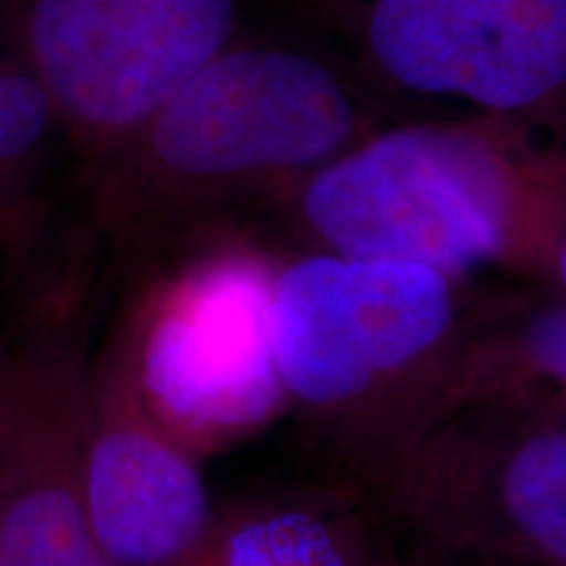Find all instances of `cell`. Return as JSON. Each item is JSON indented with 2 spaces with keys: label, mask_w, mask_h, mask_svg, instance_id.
Segmentation results:
<instances>
[{
  "label": "cell",
  "mask_w": 566,
  "mask_h": 566,
  "mask_svg": "<svg viewBox=\"0 0 566 566\" xmlns=\"http://www.w3.org/2000/svg\"><path fill=\"white\" fill-rule=\"evenodd\" d=\"M380 126L363 76L342 63L237 38L84 166V187L97 229L116 242H184L229 208L286 202Z\"/></svg>",
  "instance_id": "cell-1"
},
{
  "label": "cell",
  "mask_w": 566,
  "mask_h": 566,
  "mask_svg": "<svg viewBox=\"0 0 566 566\" xmlns=\"http://www.w3.org/2000/svg\"><path fill=\"white\" fill-rule=\"evenodd\" d=\"M310 247L475 281L546 283L566 226V126L384 124L286 200Z\"/></svg>",
  "instance_id": "cell-2"
},
{
  "label": "cell",
  "mask_w": 566,
  "mask_h": 566,
  "mask_svg": "<svg viewBox=\"0 0 566 566\" xmlns=\"http://www.w3.org/2000/svg\"><path fill=\"white\" fill-rule=\"evenodd\" d=\"M475 281L310 250L275 268L271 336L286 399L338 475L378 485L449 415Z\"/></svg>",
  "instance_id": "cell-3"
},
{
  "label": "cell",
  "mask_w": 566,
  "mask_h": 566,
  "mask_svg": "<svg viewBox=\"0 0 566 566\" xmlns=\"http://www.w3.org/2000/svg\"><path fill=\"white\" fill-rule=\"evenodd\" d=\"M275 265L250 242L200 239L118 328L150 415L176 441H229L286 401L271 336Z\"/></svg>",
  "instance_id": "cell-4"
},
{
  "label": "cell",
  "mask_w": 566,
  "mask_h": 566,
  "mask_svg": "<svg viewBox=\"0 0 566 566\" xmlns=\"http://www.w3.org/2000/svg\"><path fill=\"white\" fill-rule=\"evenodd\" d=\"M407 551L451 566H566V422L454 409L370 488Z\"/></svg>",
  "instance_id": "cell-5"
},
{
  "label": "cell",
  "mask_w": 566,
  "mask_h": 566,
  "mask_svg": "<svg viewBox=\"0 0 566 566\" xmlns=\"http://www.w3.org/2000/svg\"><path fill=\"white\" fill-rule=\"evenodd\" d=\"M359 76L464 116L566 126V0H315Z\"/></svg>",
  "instance_id": "cell-6"
},
{
  "label": "cell",
  "mask_w": 566,
  "mask_h": 566,
  "mask_svg": "<svg viewBox=\"0 0 566 566\" xmlns=\"http://www.w3.org/2000/svg\"><path fill=\"white\" fill-rule=\"evenodd\" d=\"M0 19L90 166L237 40L239 0H3Z\"/></svg>",
  "instance_id": "cell-7"
},
{
  "label": "cell",
  "mask_w": 566,
  "mask_h": 566,
  "mask_svg": "<svg viewBox=\"0 0 566 566\" xmlns=\"http://www.w3.org/2000/svg\"><path fill=\"white\" fill-rule=\"evenodd\" d=\"M92 396L82 491L97 548L118 566H179L216 522L200 470L150 415L116 346Z\"/></svg>",
  "instance_id": "cell-8"
},
{
  "label": "cell",
  "mask_w": 566,
  "mask_h": 566,
  "mask_svg": "<svg viewBox=\"0 0 566 566\" xmlns=\"http://www.w3.org/2000/svg\"><path fill=\"white\" fill-rule=\"evenodd\" d=\"M13 367L27 446H11L0 493V566H118L97 548L82 491L90 399L76 357L45 344Z\"/></svg>",
  "instance_id": "cell-9"
},
{
  "label": "cell",
  "mask_w": 566,
  "mask_h": 566,
  "mask_svg": "<svg viewBox=\"0 0 566 566\" xmlns=\"http://www.w3.org/2000/svg\"><path fill=\"white\" fill-rule=\"evenodd\" d=\"M409 551L370 491H328L244 506L212 522L179 566H405Z\"/></svg>",
  "instance_id": "cell-10"
},
{
  "label": "cell",
  "mask_w": 566,
  "mask_h": 566,
  "mask_svg": "<svg viewBox=\"0 0 566 566\" xmlns=\"http://www.w3.org/2000/svg\"><path fill=\"white\" fill-rule=\"evenodd\" d=\"M464 407L566 422V294L530 281L480 289L449 412Z\"/></svg>",
  "instance_id": "cell-11"
},
{
  "label": "cell",
  "mask_w": 566,
  "mask_h": 566,
  "mask_svg": "<svg viewBox=\"0 0 566 566\" xmlns=\"http://www.w3.org/2000/svg\"><path fill=\"white\" fill-rule=\"evenodd\" d=\"M61 142L69 145L59 105L0 19V218L27 208L34 176Z\"/></svg>",
  "instance_id": "cell-12"
},
{
  "label": "cell",
  "mask_w": 566,
  "mask_h": 566,
  "mask_svg": "<svg viewBox=\"0 0 566 566\" xmlns=\"http://www.w3.org/2000/svg\"><path fill=\"white\" fill-rule=\"evenodd\" d=\"M543 286L556 289V292L566 294V226L562 231V239H558L554 258H551V268H548V279Z\"/></svg>",
  "instance_id": "cell-13"
},
{
  "label": "cell",
  "mask_w": 566,
  "mask_h": 566,
  "mask_svg": "<svg viewBox=\"0 0 566 566\" xmlns=\"http://www.w3.org/2000/svg\"><path fill=\"white\" fill-rule=\"evenodd\" d=\"M405 566H451V564L436 562V558H424V556H417V554H412V551H409V556H407Z\"/></svg>",
  "instance_id": "cell-14"
}]
</instances>
